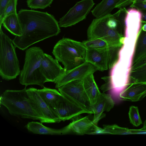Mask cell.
<instances>
[{
  "label": "cell",
  "mask_w": 146,
  "mask_h": 146,
  "mask_svg": "<svg viewBox=\"0 0 146 146\" xmlns=\"http://www.w3.org/2000/svg\"><path fill=\"white\" fill-rule=\"evenodd\" d=\"M22 34L13 40L16 47L24 50L34 44L57 35L60 32L58 22L47 12L21 9L17 13Z\"/></svg>",
  "instance_id": "1"
},
{
  "label": "cell",
  "mask_w": 146,
  "mask_h": 146,
  "mask_svg": "<svg viewBox=\"0 0 146 146\" xmlns=\"http://www.w3.org/2000/svg\"><path fill=\"white\" fill-rule=\"evenodd\" d=\"M125 26L121 22L119 10L93 19L87 31L88 39L100 38L114 46L121 47L124 37L122 32Z\"/></svg>",
  "instance_id": "2"
},
{
  "label": "cell",
  "mask_w": 146,
  "mask_h": 146,
  "mask_svg": "<svg viewBox=\"0 0 146 146\" xmlns=\"http://www.w3.org/2000/svg\"><path fill=\"white\" fill-rule=\"evenodd\" d=\"M0 103L12 115L42 122L31 103L26 87L21 90H5L0 96Z\"/></svg>",
  "instance_id": "3"
},
{
  "label": "cell",
  "mask_w": 146,
  "mask_h": 146,
  "mask_svg": "<svg viewBox=\"0 0 146 146\" xmlns=\"http://www.w3.org/2000/svg\"><path fill=\"white\" fill-rule=\"evenodd\" d=\"M86 49L82 42L63 38L54 46L52 53L66 71L86 62Z\"/></svg>",
  "instance_id": "4"
},
{
  "label": "cell",
  "mask_w": 146,
  "mask_h": 146,
  "mask_svg": "<svg viewBox=\"0 0 146 146\" xmlns=\"http://www.w3.org/2000/svg\"><path fill=\"white\" fill-rule=\"evenodd\" d=\"M44 53L40 47H31L25 51V62L19 76L20 83L27 86L36 85L43 87L48 82L42 71L41 64Z\"/></svg>",
  "instance_id": "5"
},
{
  "label": "cell",
  "mask_w": 146,
  "mask_h": 146,
  "mask_svg": "<svg viewBox=\"0 0 146 146\" xmlns=\"http://www.w3.org/2000/svg\"><path fill=\"white\" fill-rule=\"evenodd\" d=\"M16 48L13 40L3 33L0 26V75L3 80L15 79L20 74Z\"/></svg>",
  "instance_id": "6"
},
{
  "label": "cell",
  "mask_w": 146,
  "mask_h": 146,
  "mask_svg": "<svg viewBox=\"0 0 146 146\" xmlns=\"http://www.w3.org/2000/svg\"><path fill=\"white\" fill-rule=\"evenodd\" d=\"M58 90L66 99L85 111L93 114V107L85 90L83 80L70 82L60 87Z\"/></svg>",
  "instance_id": "7"
},
{
  "label": "cell",
  "mask_w": 146,
  "mask_h": 146,
  "mask_svg": "<svg viewBox=\"0 0 146 146\" xmlns=\"http://www.w3.org/2000/svg\"><path fill=\"white\" fill-rule=\"evenodd\" d=\"M121 47L110 46L100 49L86 48V62H90L101 71L111 69L117 61Z\"/></svg>",
  "instance_id": "8"
},
{
  "label": "cell",
  "mask_w": 146,
  "mask_h": 146,
  "mask_svg": "<svg viewBox=\"0 0 146 146\" xmlns=\"http://www.w3.org/2000/svg\"><path fill=\"white\" fill-rule=\"evenodd\" d=\"M95 4L93 0H81L77 2L59 19L60 27H71L85 19Z\"/></svg>",
  "instance_id": "9"
},
{
  "label": "cell",
  "mask_w": 146,
  "mask_h": 146,
  "mask_svg": "<svg viewBox=\"0 0 146 146\" xmlns=\"http://www.w3.org/2000/svg\"><path fill=\"white\" fill-rule=\"evenodd\" d=\"M27 91L31 103L42 123H58L61 121L56 114L44 101L34 88L27 89Z\"/></svg>",
  "instance_id": "10"
},
{
  "label": "cell",
  "mask_w": 146,
  "mask_h": 146,
  "mask_svg": "<svg viewBox=\"0 0 146 146\" xmlns=\"http://www.w3.org/2000/svg\"><path fill=\"white\" fill-rule=\"evenodd\" d=\"M63 128L64 135L70 134L80 135L99 134L102 129L94 123L88 116L76 118Z\"/></svg>",
  "instance_id": "11"
},
{
  "label": "cell",
  "mask_w": 146,
  "mask_h": 146,
  "mask_svg": "<svg viewBox=\"0 0 146 146\" xmlns=\"http://www.w3.org/2000/svg\"><path fill=\"white\" fill-rule=\"evenodd\" d=\"M97 70L96 68L92 64L85 62L75 68L65 71L54 82L56 84L55 88L58 89L60 87L73 80H84L88 76L93 74Z\"/></svg>",
  "instance_id": "12"
},
{
  "label": "cell",
  "mask_w": 146,
  "mask_h": 146,
  "mask_svg": "<svg viewBox=\"0 0 146 146\" xmlns=\"http://www.w3.org/2000/svg\"><path fill=\"white\" fill-rule=\"evenodd\" d=\"M58 62L51 55L44 53L41 67L42 74L48 82H54L65 72Z\"/></svg>",
  "instance_id": "13"
},
{
  "label": "cell",
  "mask_w": 146,
  "mask_h": 146,
  "mask_svg": "<svg viewBox=\"0 0 146 146\" xmlns=\"http://www.w3.org/2000/svg\"><path fill=\"white\" fill-rule=\"evenodd\" d=\"M52 109L61 121L69 120L83 113H86L85 111L69 102L63 96Z\"/></svg>",
  "instance_id": "14"
},
{
  "label": "cell",
  "mask_w": 146,
  "mask_h": 146,
  "mask_svg": "<svg viewBox=\"0 0 146 146\" xmlns=\"http://www.w3.org/2000/svg\"><path fill=\"white\" fill-rule=\"evenodd\" d=\"M119 96L123 100L131 102L140 101L146 96V82L131 83Z\"/></svg>",
  "instance_id": "15"
},
{
  "label": "cell",
  "mask_w": 146,
  "mask_h": 146,
  "mask_svg": "<svg viewBox=\"0 0 146 146\" xmlns=\"http://www.w3.org/2000/svg\"><path fill=\"white\" fill-rule=\"evenodd\" d=\"M114 103L110 94L101 93L96 103L93 105L94 117L92 120L97 125L99 120L104 117V111L108 112L114 107Z\"/></svg>",
  "instance_id": "16"
},
{
  "label": "cell",
  "mask_w": 146,
  "mask_h": 146,
  "mask_svg": "<svg viewBox=\"0 0 146 146\" xmlns=\"http://www.w3.org/2000/svg\"><path fill=\"white\" fill-rule=\"evenodd\" d=\"M42 122L31 121L28 122L25 127L28 131L35 134L44 135H64L63 128L55 129L43 125Z\"/></svg>",
  "instance_id": "17"
},
{
  "label": "cell",
  "mask_w": 146,
  "mask_h": 146,
  "mask_svg": "<svg viewBox=\"0 0 146 146\" xmlns=\"http://www.w3.org/2000/svg\"><path fill=\"white\" fill-rule=\"evenodd\" d=\"M83 85L91 103L93 106L101 94L95 81L93 74L89 75L83 80Z\"/></svg>",
  "instance_id": "18"
},
{
  "label": "cell",
  "mask_w": 146,
  "mask_h": 146,
  "mask_svg": "<svg viewBox=\"0 0 146 146\" xmlns=\"http://www.w3.org/2000/svg\"><path fill=\"white\" fill-rule=\"evenodd\" d=\"M120 0H102L91 11L92 13L96 18L104 16L110 13Z\"/></svg>",
  "instance_id": "19"
},
{
  "label": "cell",
  "mask_w": 146,
  "mask_h": 146,
  "mask_svg": "<svg viewBox=\"0 0 146 146\" xmlns=\"http://www.w3.org/2000/svg\"><path fill=\"white\" fill-rule=\"evenodd\" d=\"M38 92L44 101L52 109L62 96L58 91L44 87L38 89Z\"/></svg>",
  "instance_id": "20"
},
{
  "label": "cell",
  "mask_w": 146,
  "mask_h": 146,
  "mask_svg": "<svg viewBox=\"0 0 146 146\" xmlns=\"http://www.w3.org/2000/svg\"><path fill=\"white\" fill-rule=\"evenodd\" d=\"M2 25L15 36H20L22 35V30L17 13L12 14L5 17L3 21Z\"/></svg>",
  "instance_id": "21"
},
{
  "label": "cell",
  "mask_w": 146,
  "mask_h": 146,
  "mask_svg": "<svg viewBox=\"0 0 146 146\" xmlns=\"http://www.w3.org/2000/svg\"><path fill=\"white\" fill-rule=\"evenodd\" d=\"M145 56H146V31H143L141 28L136 43L132 65Z\"/></svg>",
  "instance_id": "22"
},
{
  "label": "cell",
  "mask_w": 146,
  "mask_h": 146,
  "mask_svg": "<svg viewBox=\"0 0 146 146\" xmlns=\"http://www.w3.org/2000/svg\"><path fill=\"white\" fill-rule=\"evenodd\" d=\"M101 134H110L125 135L132 134L130 129L119 126L116 124L106 125L103 126Z\"/></svg>",
  "instance_id": "23"
},
{
  "label": "cell",
  "mask_w": 146,
  "mask_h": 146,
  "mask_svg": "<svg viewBox=\"0 0 146 146\" xmlns=\"http://www.w3.org/2000/svg\"><path fill=\"white\" fill-rule=\"evenodd\" d=\"M132 83L146 82V64L131 71L129 80Z\"/></svg>",
  "instance_id": "24"
},
{
  "label": "cell",
  "mask_w": 146,
  "mask_h": 146,
  "mask_svg": "<svg viewBox=\"0 0 146 146\" xmlns=\"http://www.w3.org/2000/svg\"><path fill=\"white\" fill-rule=\"evenodd\" d=\"M82 42L86 48L100 49L105 48L111 46L105 41L100 38L88 39Z\"/></svg>",
  "instance_id": "25"
},
{
  "label": "cell",
  "mask_w": 146,
  "mask_h": 146,
  "mask_svg": "<svg viewBox=\"0 0 146 146\" xmlns=\"http://www.w3.org/2000/svg\"><path fill=\"white\" fill-rule=\"evenodd\" d=\"M53 0H27L28 7L31 9H44L50 7Z\"/></svg>",
  "instance_id": "26"
},
{
  "label": "cell",
  "mask_w": 146,
  "mask_h": 146,
  "mask_svg": "<svg viewBox=\"0 0 146 146\" xmlns=\"http://www.w3.org/2000/svg\"><path fill=\"white\" fill-rule=\"evenodd\" d=\"M128 114L130 122L133 125L137 127L142 123L137 107L134 106H131Z\"/></svg>",
  "instance_id": "27"
},
{
  "label": "cell",
  "mask_w": 146,
  "mask_h": 146,
  "mask_svg": "<svg viewBox=\"0 0 146 146\" xmlns=\"http://www.w3.org/2000/svg\"><path fill=\"white\" fill-rule=\"evenodd\" d=\"M17 0H10L5 9L2 20L0 21V26H1L3 21L5 17L11 14L17 13Z\"/></svg>",
  "instance_id": "28"
},
{
  "label": "cell",
  "mask_w": 146,
  "mask_h": 146,
  "mask_svg": "<svg viewBox=\"0 0 146 146\" xmlns=\"http://www.w3.org/2000/svg\"><path fill=\"white\" fill-rule=\"evenodd\" d=\"M130 7L135 8L139 11L146 10V4L141 2H132Z\"/></svg>",
  "instance_id": "29"
},
{
  "label": "cell",
  "mask_w": 146,
  "mask_h": 146,
  "mask_svg": "<svg viewBox=\"0 0 146 146\" xmlns=\"http://www.w3.org/2000/svg\"><path fill=\"white\" fill-rule=\"evenodd\" d=\"M10 0H0V21L2 20L5 9Z\"/></svg>",
  "instance_id": "30"
},
{
  "label": "cell",
  "mask_w": 146,
  "mask_h": 146,
  "mask_svg": "<svg viewBox=\"0 0 146 146\" xmlns=\"http://www.w3.org/2000/svg\"><path fill=\"white\" fill-rule=\"evenodd\" d=\"M146 64V56L143 58L139 61L132 65L131 71H133Z\"/></svg>",
  "instance_id": "31"
},
{
  "label": "cell",
  "mask_w": 146,
  "mask_h": 146,
  "mask_svg": "<svg viewBox=\"0 0 146 146\" xmlns=\"http://www.w3.org/2000/svg\"><path fill=\"white\" fill-rule=\"evenodd\" d=\"M134 0H121L116 5L115 8L120 9L125 7L131 4Z\"/></svg>",
  "instance_id": "32"
},
{
  "label": "cell",
  "mask_w": 146,
  "mask_h": 146,
  "mask_svg": "<svg viewBox=\"0 0 146 146\" xmlns=\"http://www.w3.org/2000/svg\"><path fill=\"white\" fill-rule=\"evenodd\" d=\"M132 134H146V129L143 128L141 129H130Z\"/></svg>",
  "instance_id": "33"
},
{
  "label": "cell",
  "mask_w": 146,
  "mask_h": 146,
  "mask_svg": "<svg viewBox=\"0 0 146 146\" xmlns=\"http://www.w3.org/2000/svg\"><path fill=\"white\" fill-rule=\"evenodd\" d=\"M142 14L141 22L142 23H146V10L139 11Z\"/></svg>",
  "instance_id": "34"
},
{
  "label": "cell",
  "mask_w": 146,
  "mask_h": 146,
  "mask_svg": "<svg viewBox=\"0 0 146 146\" xmlns=\"http://www.w3.org/2000/svg\"><path fill=\"white\" fill-rule=\"evenodd\" d=\"M141 29L144 31H146V23H144L141 27Z\"/></svg>",
  "instance_id": "35"
},
{
  "label": "cell",
  "mask_w": 146,
  "mask_h": 146,
  "mask_svg": "<svg viewBox=\"0 0 146 146\" xmlns=\"http://www.w3.org/2000/svg\"><path fill=\"white\" fill-rule=\"evenodd\" d=\"M146 1V0H134L132 2H143Z\"/></svg>",
  "instance_id": "36"
},
{
  "label": "cell",
  "mask_w": 146,
  "mask_h": 146,
  "mask_svg": "<svg viewBox=\"0 0 146 146\" xmlns=\"http://www.w3.org/2000/svg\"><path fill=\"white\" fill-rule=\"evenodd\" d=\"M143 128L146 129V120L144 122L143 126L142 127Z\"/></svg>",
  "instance_id": "37"
},
{
  "label": "cell",
  "mask_w": 146,
  "mask_h": 146,
  "mask_svg": "<svg viewBox=\"0 0 146 146\" xmlns=\"http://www.w3.org/2000/svg\"><path fill=\"white\" fill-rule=\"evenodd\" d=\"M143 3L146 4V1L143 2Z\"/></svg>",
  "instance_id": "38"
},
{
  "label": "cell",
  "mask_w": 146,
  "mask_h": 146,
  "mask_svg": "<svg viewBox=\"0 0 146 146\" xmlns=\"http://www.w3.org/2000/svg\"><path fill=\"white\" fill-rule=\"evenodd\" d=\"M131 31H132V30H131ZM133 31H139V30H133Z\"/></svg>",
  "instance_id": "39"
}]
</instances>
